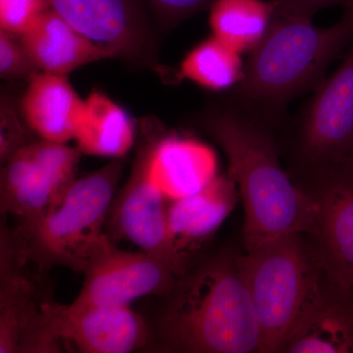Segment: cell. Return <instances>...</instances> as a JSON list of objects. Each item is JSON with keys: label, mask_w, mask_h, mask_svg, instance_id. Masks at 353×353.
Listing matches in <instances>:
<instances>
[{"label": "cell", "mask_w": 353, "mask_h": 353, "mask_svg": "<svg viewBox=\"0 0 353 353\" xmlns=\"http://www.w3.org/2000/svg\"><path fill=\"white\" fill-rule=\"evenodd\" d=\"M85 99L68 76L39 72L28 83L19 106L26 124L43 141L66 143L75 137Z\"/></svg>", "instance_id": "cell-15"}, {"label": "cell", "mask_w": 353, "mask_h": 353, "mask_svg": "<svg viewBox=\"0 0 353 353\" xmlns=\"http://www.w3.org/2000/svg\"><path fill=\"white\" fill-rule=\"evenodd\" d=\"M150 128H143L131 174L111 205L106 221L108 236L113 241H130L185 272L192 264L173 245L167 220V196L150 174V152L158 134L157 127Z\"/></svg>", "instance_id": "cell-9"}, {"label": "cell", "mask_w": 353, "mask_h": 353, "mask_svg": "<svg viewBox=\"0 0 353 353\" xmlns=\"http://www.w3.org/2000/svg\"><path fill=\"white\" fill-rule=\"evenodd\" d=\"M74 139L82 154L124 158L134 145L136 127L117 103L101 92H92L85 99Z\"/></svg>", "instance_id": "cell-19"}, {"label": "cell", "mask_w": 353, "mask_h": 353, "mask_svg": "<svg viewBox=\"0 0 353 353\" xmlns=\"http://www.w3.org/2000/svg\"><path fill=\"white\" fill-rule=\"evenodd\" d=\"M19 37L0 30V76L4 80L28 79L39 73Z\"/></svg>", "instance_id": "cell-25"}, {"label": "cell", "mask_w": 353, "mask_h": 353, "mask_svg": "<svg viewBox=\"0 0 353 353\" xmlns=\"http://www.w3.org/2000/svg\"><path fill=\"white\" fill-rule=\"evenodd\" d=\"M276 15L304 18L313 17L325 8L343 6V11L353 13V0H276Z\"/></svg>", "instance_id": "cell-27"}, {"label": "cell", "mask_w": 353, "mask_h": 353, "mask_svg": "<svg viewBox=\"0 0 353 353\" xmlns=\"http://www.w3.org/2000/svg\"><path fill=\"white\" fill-rule=\"evenodd\" d=\"M310 211L309 243L323 270L353 290V162H341L290 175Z\"/></svg>", "instance_id": "cell-8"}, {"label": "cell", "mask_w": 353, "mask_h": 353, "mask_svg": "<svg viewBox=\"0 0 353 353\" xmlns=\"http://www.w3.org/2000/svg\"><path fill=\"white\" fill-rule=\"evenodd\" d=\"M19 39L37 68L44 73L68 76L85 65L116 58L112 51L77 31L52 9Z\"/></svg>", "instance_id": "cell-14"}, {"label": "cell", "mask_w": 353, "mask_h": 353, "mask_svg": "<svg viewBox=\"0 0 353 353\" xmlns=\"http://www.w3.org/2000/svg\"><path fill=\"white\" fill-rule=\"evenodd\" d=\"M282 353H353V290L336 284L326 274Z\"/></svg>", "instance_id": "cell-13"}, {"label": "cell", "mask_w": 353, "mask_h": 353, "mask_svg": "<svg viewBox=\"0 0 353 353\" xmlns=\"http://www.w3.org/2000/svg\"><path fill=\"white\" fill-rule=\"evenodd\" d=\"M62 201L54 183L32 159L27 145L4 162L0 178L2 215H13L18 225L30 224L41 219Z\"/></svg>", "instance_id": "cell-18"}, {"label": "cell", "mask_w": 353, "mask_h": 353, "mask_svg": "<svg viewBox=\"0 0 353 353\" xmlns=\"http://www.w3.org/2000/svg\"><path fill=\"white\" fill-rule=\"evenodd\" d=\"M183 273L168 260L143 250H121L111 241L83 272L82 290L70 306H125L139 297H163Z\"/></svg>", "instance_id": "cell-11"}, {"label": "cell", "mask_w": 353, "mask_h": 353, "mask_svg": "<svg viewBox=\"0 0 353 353\" xmlns=\"http://www.w3.org/2000/svg\"><path fill=\"white\" fill-rule=\"evenodd\" d=\"M279 136L290 175L353 162V46Z\"/></svg>", "instance_id": "cell-6"}, {"label": "cell", "mask_w": 353, "mask_h": 353, "mask_svg": "<svg viewBox=\"0 0 353 353\" xmlns=\"http://www.w3.org/2000/svg\"><path fill=\"white\" fill-rule=\"evenodd\" d=\"M150 174L167 199H180L196 194L215 178V159L201 143L158 132Z\"/></svg>", "instance_id": "cell-16"}, {"label": "cell", "mask_w": 353, "mask_h": 353, "mask_svg": "<svg viewBox=\"0 0 353 353\" xmlns=\"http://www.w3.org/2000/svg\"><path fill=\"white\" fill-rule=\"evenodd\" d=\"M233 180L215 176L206 187L168 203L169 233L176 252L189 259L188 248L208 241L229 214L234 201Z\"/></svg>", "instance_id": "cell-17"}, {"label": "cell", "mask_w": 353, "mask_h": 353, "mask_svg": "<svg viewBox=\"0 0 353 353\" xmlns=\"http://www.w3.org/2000/svg\"><path fill=\"white\" fill-rule=\"evenodd\" d=\"M146 350L168 353H259L260 331L245 248L227 246L192 265L163 297Z\"/></svg>", "instance_id": "cell-1"}, {"label": "cell", "mask_w": 353, "mask_h": 353, "mask_svg": "<svg viewBox=\"0 0 353 353\" xmlns=\"http://www.w3.org/2000/svg\"><path fill=\"white\" fill-rule=\"evenodd\" d=\"M50 7L77 31L112 51L116 58L166 75L145 0H50Z\"/></svg>", "instance_id": "cell-10"}, {"label": "cell", "mask_w": 353, "mask_h": 353, "mask_svg": "<svg viewBox=\"0 0 353 353\" xmlns=\"http://www.w3.org/2000/svg\"><path fill=\"white\" fill-rule=\"evenodd\" d=\"M241 55L211 36L185 55L179 74L183 79L213 92L234 88L245 73Z\"/></svg>", "instance_id": "cell-21"}, {"label": "cell", "mask_w": 353, "mask_h": 353, "mask_svg": "<svg viewBox=\"0 0 353 353\" xmlns=\"http://www.w3.org/2000/svg\"><path fill=\"white\" fill-rule=\"evenodd\" d=\"M352 43V12L343 11L341 19L330 27L275 15L229 99L279 132L285 125V106L319 87L330 65Z\"/></svg>", "instance_id": "cell-3"}, {"label": "cell", "mask_w": 353, "mask_h": 353, "mask_svg": "<svg viewBox=\"0 0 353 353\" xmlns=\"http://www.w3.org/2000/svg\"><path fill=\"white\" fill-rule=\"evenodd\" d=\"M50 9V0H0V30L20 37Z\"/></svg>", "instance_id": "cell-24"}, {"label": "cell", "mask_w": 353, "mask_h": 353, "mask_svg": "<svg viewBox=\"0 0 353 353\" xmlns=\"http://www.w3.org/2000/svg\"><path fill=\"white\" fill-rule=\"evenodd\" d=\"M28 152L54 183L60 197L64 199L70 188L76 182L82 153L78 148H70L62 143L34 141L27 145Z\"/></svg>", "instance_id": "cell-22"}, {"label": "cell", "mask_w": 353, "mask_h": 353, "mask_svg": "<svg viewBox=\"0 0 353 353\" xmlns=\"http://www.w3.org/2000/svg\"><path fill=\"white\" fill-rule=\"evenodd\" d=\"M124 166L123 158H113L76 180L61 203L41 219L10 229L22 256L43 273L57 266L83 273L112 241L102 228Z\"/></svg>", "instance_id": "cell-4"}, {"label": "cell", "mask_w": 353, "mask_h": 353, "mask_svg": "<svg viewBox=\"0 0 353 353\" xmlns=\"http://www.w3.org/2000/svg\"><path fill=\"white\" fill-rule=\"evenodd\" d=\"M160 27L170 29L197 13L208 10L214 0H145Z\"/></svg>", "instance_id": "cell-26"}, {"label": "cell", "mask_w": 353, "mask_h": 353, "mask_svg": "<svg viewBox=\"0 0 353 353\" xmlns=\"http://www.w3.org/2000/svg\"><path fill=\"white\" fill-rule=\"evenodd\" d=\"M276 0H214L208 8L211 36L236 52H252L276 15Z\"/></svg>", "instance_id": "cell-20"}, {"label": "cell", "mask_w": 353, "mask_h": 353, "mask_svg": "<svg viewBox=\"0 0 353 353\" xmlns=\"http://www.w3.org/2000/svg\"><path fill=\"white\" fill-rule=\"evenodd\" d=\"M60 340L83 353H130L148 347V323L129 305L77 309L55 304Z\"/></svg>", "instance_id": "cell-12"}, {"label": "cell", "mask_w": 353, "mask_h": 353, "mask_svg": "<svg viewBox=\"0 0 353 353\" xmlns=\"http://www.w3.org/2000/svg\"><path fill=\"white\" fill-rule=\"evenodd\" d=\"M19 252L10 229L0 234V353H57L65 348L58 336L50 289L39 270Z\"/></svg>", "instance_id": "cell-7"}, {"label": "cell", "mask_w": 353, "mask_h": 353, "mask_svg": "<svg viewBox=\"0 0 353 353\" xmlns=\"http://www.w3.org/2000/svg\"><path fill=\"white\" fill-rule=\"evenodd\" d=\"M248 287L260 331L259 353H282L326 273L304 234L245 250Z\"/></svg>", "instance_id": "cell-5"}, {"label": "cell", "mask_w": 353, "mask_h": 353, "mask_svg": "<svg viewBox=\"0 0 353 353\" xmlns=\"http://www.w3.org/2000/svg\"><path fill=\"white\" fill-rule=\"evenodd\" d=\"M197 124L226 155L245 210V250L287 234L308 233V202L281 164L275 128L230 99L203 111Z\"/></svg>", "instance_id": "cell-2"}, {"label": "cell", "mask_w": 353, "mask_h": 353, "mask_svg": "<svg viewBox=\"0 0 353 353\" xmlns=\"http://www.w3.org/2000/svg\"><path fill=\"white\" fill-rule=\"evenodd\" d=\"M32 132L26 124L19 103L12 95H1L0 102V159L4 163L11 155L32 143Z\"/></svg>", "instance_id": "cell-23"}]
</instances>
